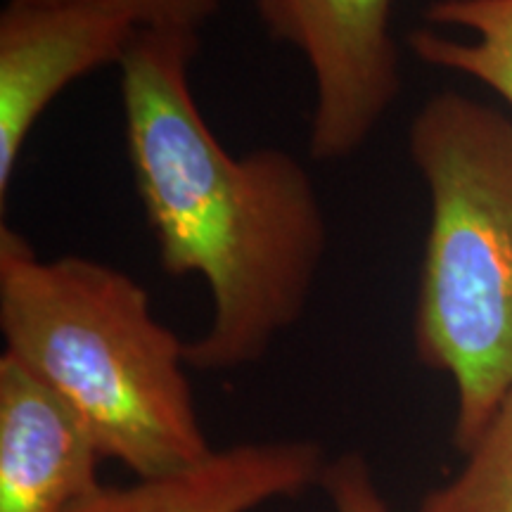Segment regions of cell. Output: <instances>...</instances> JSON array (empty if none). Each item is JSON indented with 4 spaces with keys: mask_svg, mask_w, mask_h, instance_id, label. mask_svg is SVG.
Returning a JSON list of instances; mask_svg holds the SVG:
<instances>
[{
    "mask_svg": "<svg viewBox=\"0 0 512 512\" xmlns=\"http://www.w3.org/2000/svg\"><path fill=\"white\" fill-rule=\"evenodd\" d=\"M200 34L136 31L121 72L133 181L159 266L200 275L211 323L188 366L226 373L261 361L309 304L328 252V221L304 164L280 147L233 157L190 88Z\"/></svg>",
    "mask_w": 512,
    "mask_h": 512,
    "instance_id": "6da1fadb",
    "label": "cell"
},
{
    "mask_svg": "<svg viewBox=\"0 0 512 512\" xmlns=\"http://www.w3.org/2000/svg\"><path fill=\"white\" fill-rule=\"evenodd\" d=\"M0 330L5 351L55 389L112 458L138 479L200 463L188 342L159 323L131 275L88 256L43 259L0 226Z\"/></svg>",
    "mask_w": 512,
    "mask_h": 512,
    "instance_id": "7a4b0ae2",
    "label": "cell"
},
{
    "mask_svg": "<svg viewBox=\"0 0 512 512\" xmlns=\"http://www.w3.org/2000/svg\"><path fill=\"white\" fill-rule=\"evenodd\" d=\"M408 155L430 195L415 354L456 384L467 453L512 387V117L439 93L413 117Z\"/></svg>",
    "mask_w": 512,
    "mask_h": 512,
    "instance_id": "3957f363",
    "label": "cell"
},
{
    "mask_svg": "<svg viewBox=\"0 0 512 512\" xmlns=\"http://www.w3.org/2000/svg\"><path fill=\"white\" fill-rule=\"evenodd\" d=\"M396 0H256L271 38L304 57L313 81L309 152L356 155L401 93Z\"/></svg>",
    "mask_w": 512,
    "mask_h": 512,
    "instance_id": "277c9868",
    "label": "cell"
},
{
    "mask_svg": "<svg viewBox=\"0 0 512 512\" xmlns=\"http://www.w3.org/2000/svg\"><path fill=\"white\" fill-rule=\"evenodd\" d=\"M138 29L102 12L8 0L0 12V200L19 157L57 95L83 76L124 60Z\"/></svg>",
    "mask_w": 512,
    "mask_h": 512,
    "instance_id": "5b68a950",
    "label": "cell"
},
{
    "mask_svg": "<svg viewBox=\"0 0 512 512\" xmlns=\"http://www.w3.org/2000/svg\"><path fill=\"white\" fill-rule=\"evenodd\" d=\"M100 446L41 377L0 356V512H72L100 489Z\"/></svg>",
    "mask_w": 512,
    "mask_h": 512,
    "instance_id": "8992f818",
    "label": "cell"
},
{
    "mask_svg": "<svg viewBox=\"0 0 512 512\" xmlns=\"http://www.w3.org/2000/svg\"><path fill=\"white\" fill-rule=\"evenodd\" d=\"M323 472L313 441L240 444L171 475L100 486L72 512H252L273 498L302 494Z\"/></svg>",
    "mask_w": 512,
    "mask_h": 512,
    "instance_id": "52a82bcc",
    "label": "cell"
},
{
    "mask_svg": "<svg viewBox=\"0 0 512 512\" xmlns=\"http://www.w3.org/2000/svg\"><path fill=\"white\" fill-rule=\"evenodd\" d=\"M434 27L467 31L470 38L415 29L408 46L420 62L470 76L512 110V0H434L425 8Z\"/></svg>",
    "mask_w": 512,
    "mask_h": 512,
    "instance_id": "ba28073f",
    "label": "cell"
},
{
    "mask_svg": "<svg viewBox=\"0 0 512 512\" xmlns=\"http://www.w3.org/2000/svg\"><path fill=\"white\" fill-rule=\"evenodd\" d=\"M465 458L463 470L422 498L418 512H512V387Z\"/></svg>",
    "mask_w": 512,
    "mask_h": 512,
    "instance_id": "9c48e42d",
    "label": "cell"
},
{
    "mask_svg": "<svg viewBox=\"0 0 512 512\" xmlns=\"http://www.w3.org/2000/svg\"><path fill=\"white\" fill-rule=\"evenodd\" d=\"M36 3L76 5L117 17L138 31H181L200 34L221 10V0H36Z\"/></svg>",
    "mask_w": 512,
    "mask_h": 512,
    "instance_id": "30bf717a",
    "label": "cell"
},
{
    "mask_svg": "<svg viewBox=\"0 0 512 512\" xmlns=\"http://www.w3.org/2000/svg\"><path fill=\"white\" fill-rule=\"evenodd\" d=\"M320 484L328 491L335 512H389L361 453H344L332 465H325Z\"/></svg>",
    "mask_w": 512,
    "mask_h": 512,
    "instance_id": "8fae6325",
    "label": "cell"
}]
</instances>
